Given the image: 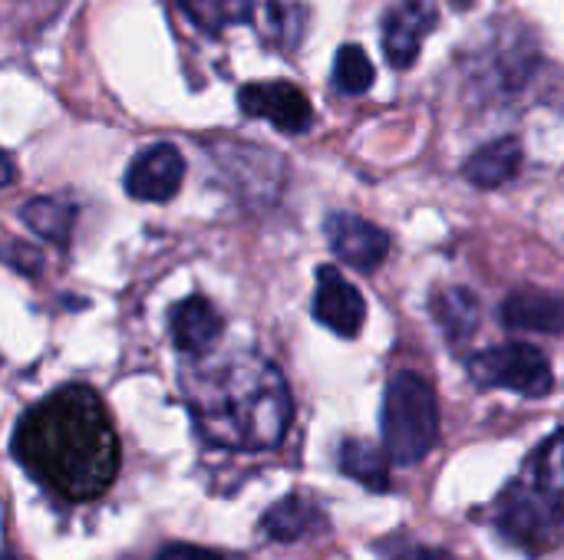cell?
<instances>
[{
  "instance_id": "obj_6",
  "label": "cell",
  "mask_w": 564,
  "mask_h": 560,
  "mask_svg": "<svg viewBox=\"0 0 564 560\" xmlns=\"http://www.w3.org/2000/svg\"><path fill=\"white\" fill-rule=\"evenodd\" d=\"M238 102L245 116L268 119L274 129L288 135H301L314 125V109L304 89H297L288 79H268V83H248L238 89Z\"/></svg>"
},
{
  "instance_id": "obj_16",
  "label": "cell",
  "mask_w": 564,
  "mask_h": 560,
  "mask_svg": "<svg viewBox=\"0 0 564 560\" xmlns=\"http://www.w3.org/2000/svg\"><path fill=\"white\" fill-rule=\"evenodd\" d=\"M340 472L354 482H360L370 492L390 488V455L364 439H347L340 446Z\"/></svg>"
},
{
  "instance_id": "obj_5",
  "label": "cell",
  "mask_w": 564,
  "mask_h": 560,
  "mask_svg": "<svg viewBox=\"0 0 564 560\" xmlns=\"http://www.w3.org/2000/svg\"><path fill=\"white\" fill-rule=\"evenodd\" d=\"M496 525H499V531L509 541H516L525 551H545V548H552L555 545V531H558L555 515L545 508V502L539 498V492L532 488L529 479L516 482L499 498Z\"/></svg>"
},
{
  "instance_id": "obj_17",
  "label": "cell",
  "mask_w": 564,
  "mask_h": 560,
  "mask_svg": "<svg viewBox=\"0 0 564 560\" xmlns=\"http://www.w3.org/2000/svg\"><path fill=\"white\" fill-rule=\"evenodd\" d=\"M23 224L40 234L43 241L53 244H66L73 238V224H76V205L63 201V198H33L20 208Z\"/></svg>"
},
{
  "instance_id": "obj_3",
  "label": "cell",
  "mask_w": 564,
  "mask_h": 560,
  "mask_svg": "<svg viewBox=\"0 0 564 560\" xmlns=\"http://www.w3.org/2000/svg\"><path fill=\"white\" fill-rule=\"evenodd\" d=\"M383 452L390 462H423L440 439V406L433 386L416 373H397L387 383L383 413Z\"/></svg>"
},
{
  "instance_id": "obj_8",
  "label": "cell",
  "mask_w": 564,
  "mask_h": 560,
  "mask_svg": "<svg viewBox=\"0 0 564 560\" xmlns=\"http://www.w3.org/2000/svg\"><path fill=\"white\" fill-rule=\"evenodd\" d=\"M440 23V10L433 0H400L390 7L383 20V53L393 69H410L420 56L426 33Z\"/></svg>"
},
{
  "instance_id": "obj_23",
  "label": "cell",
  "mask_w": 564,
  "mask_h": 560,
  "mask_svg": "<svg viewBox=\"0 0 564 560\" xmlns=\"http://www.w3.org/2000/svg\"><path fill=\"white\" fill-rule=\"evenodd\" d=\"M155 560H225L218 551H212V548H198V545H185V541H178V545H165Z\"/></svg>"
},
{
  "instance_id": "obj_9",
  "label": "cell",
  "mask_w": 564,
  "mask_h": 560,
  "mask_svg": "<svg viewBox=\"0 0 564 560\" xmlns=\"http://www.w3.org/2000/svg\"><path fill=\"white\" fill-rule=\"evenodd\" d=\"M324 234L334 254L357 271H377L390 254V234L350 211H334L324 221Z\"/></svg>"
},
{
  "instance_id": "obj_22",
  "label": "cell",
  "mask_w": 564,
  "mask_h": 560,
  "mask_svg": "<svg viewBox=\"0 0 564 560\" xmlns=\"http://www.w3.org/2000/svg\"><path fill=\"white\" fill-rule=\"evenodd\" d=\"M268 23H271V26H281L278 40L294 46L297 36H294L288 26H294V30L301 33V26H304V10H301V7H291V3H281V0H271V3H268Z\"/></svg>"
},
{
  "instance_id": "obj_13",
  "label": "cell",
  "mask_w": 564,
  "mask_h": 560,
  "mask_svg": "<svg viewBox=\"0 0 564 560\" xmlns=\"http://www.w3.org/2000/svg\"><path fill=\"white\" fill-rule=\"evenodd\" d=\"M327 528V518L324 512L304 498V495H288L281 498L264 518H261V531L271 538V541H301V538H311L317 531Z\"/></svg>"
},
{
  "instance_id": "obj_12",
  "label": "cell",
  "mask_w": 564,
  "mask_h": 560,
  "mask_svg": "<svg viewBox=\"0 0 564 560\" xmlns=\"http://www.w3.org/2000/svg\"><path fill=\"white\" fill-rule=\"evenodd\" d=\"M522 168V145L512 135H502L482 149H476L469 155V162L463 165L466 182H473L476 188H502L506 182H512Z\"/></svg>"
},
{
  "instance_id": "obj_1",
  "label": "cell",
  "mask_w": 564,
  "mask_h": 560,
  "mask_svg": "<svg viewBox=\"0 0 564 560\" xmlns=\"http://www.w3.org/2000/svg\"><path fill=\"white\" fill-rule=\"evenodd\" d=\"M13 459L66 502L99 498L119 472V439L102 399L69 383L30 406L10 439Z\"/></svg>"
},
{
  "instance_id": "obj_20",
  "label": "cell",
  "mask_w": 564,
  "mask_h": 560,
  "mask_svg": "<svg viewBox=\"0 0 564 560\" xmlns=\"http://www.w3.org/2000/svg\"><path fill=\"white\" fill-rule=\"evenodd\" d=\"M377 73L370 56L357 43H344L334 56V86L347 96H364L373 86Z\"/></svg>"
},
{
  "instance_id": "obj_2",
  "label": "cell",
  "mask_w": 564,
  "mask_h": 560,
  "mask_svg": "<svg viewBox=\"0 0 564 560\" xmlns=\"http://www.w3.org/2000/svg\"><path fill=\"white\" fill-rule=\"evenodd\" d=\"M182 393L198 432L231 452H268L281 446L294 416L281 370L251 350L225 360H195L182 373Z\"/></svg>"
},
{
  "instance_id": "obj_14",
  "label": "cell",
  "mask_w": 564,
  "mask_h": 560,
  "mask_svg": "<svg viewBox=\"0 0 564 560\" xmlns=\"http://www.w3.org/2000/svg\"><path fill=\"white\" fill-rule=\"evenodd\" d=\"M502 320L512 330H545L558 333L564 330V304L542 290H519L506 300Z\"/></svg>"
},
{
  "instance_id": "obj_27",
  "label": "cell",
  "mask_w": 564,
  "mask_h": 560,
  "mask_svg": "<svg viewBox=\"0 0 564 560\" xmlns=\"http://www.w3.org/2000/svg\"><path fill=\"white\" fill-rule=\"evenodd\" d=\"M0 560H13V558H7V554H0Z\"/></svg>"
},
{
  "instance_id": "obj_4",
  "label": "cell",
  "mask_w": 564,
  "mask_h": 560,
  "mask_svg": "<svg viewBox=\"0 0 564 560\" xmlns=\"http://www.w3.org/2000/svg\"><path fill=\"white\" fill-rule=\"evenodd\" d=\"M469 376L479 389H516L529 399H545L555 389L549 356L532 343H502L469 360Z\"/></svg>"
},
{
  "instance_id": "obj_21",
  "label": "cell",
  "mask_w": 564,
  "mask_h": 560,
  "mask_svg": "<svg viewBox=\"0 0 564 560\" xmlns=\"http://www.w3.org/2000/svg\"><path fill=\"white\" fill-rule=\"evenodd\" d=\"M0 261L7 264V267H13L17 274H40V267H43V254L36 251V248H30V244H23V241H7V244H0Z\"/></svg>"
},
{
  "instance_id": "obj_10",
  "label": "cell",
  "mask_w": 564,
  "mask_h": 560,
  "mask_svg": "<svg viewBox=\"0 0 564 560\" xmlns=\"http://www.w3.org/2000/svg\"><path fill=\"white\" fill-rule=\"evenodd\" d=\"M314 317H317V323H324L337 337H357L364 330V320H367L364 294L330 264L317 271Z\"/></svg>"
},
{
  "instance_id": "obj_25",
  "label": "cell",
  "mask_w": 564,
  "mask_h": 560,
  "mask_svg": "<svg viewBox=\"0 0 564 560\" xmlns=\"http://www.w3.org/2000/svg\"><path fill=\"white\" fill-rule=\"evenodd\" d=\"M393 560H443V554H436L430 548H406V551H400Z\"/></svg>"
},
{
  "instance_id": "obj_7",
  "label": "cell",
  "mask_w": 564,
  "mask_h": 560,
  "mask_svg": "<svg viewBox=\"0 0 564 560\" xmlns=\"http://www.w3.org/2000/svg\"><path fill=\"white\" fill-rule=\"evenodd\" d=\"M185 182V158L172 142L142 149L126 168V195L135 201H169Z\"/></svg>"
},
{
  "instance_id": "obj_11",
  "label": "cell",
  "mask_w": 564,
  "mask_h": 560,
  "mask_svg": "<svg viewBox=\"0 0 564 560\" xmlns=\"http://www.w3.org/2000/svg\"><path fill=\"white\" fill-rule=\"evenodd\" d=\"M169 330H172V340H175L178 350L202 356V353L215 350L225 323H221L218 310L212 307V300H205V297L195 294V297H185V300H178L172 307Z\"/></svg>"
},
{
  "instance_id": "obj_19",
  "label": "cell",
  "mask_w": 564,
  "mask_h": 560,
  "mask_svg": "<svg viewBox=\"0 0 564 560\" xmlns=\"http://www.w3.org/2000/svg\"><path fill=\"white\" fill-rule=\"evenodd\" d=\"M195 26L208 33H221L235 23H248L254 13V0H178Z\"/></svg>"
},
{
  "instance_id": "obj_18",
  "label": "cell",
  "mask_w": 564,
  "mask_h": 560,
  "mask_svg": "<svg viewBox=\"0 0 564 560\" xmlns=\"http://www.w3.org/2000/svg\"><path fill=\"white\" fill-rule=\"evenodd\" d=\"M433 314L440 320V327L446 330V337L453 343H463L476 333L479 327V300L463 290V287H449L443 294L433 297Z\"/></svg>"
},
{
  "instance_id": "obj_26",
  "label": "cell",
  "mask_w": 564,
  "mask_h": 560,
  "mask_svg": "<svg viewBox=\"0 0 564 560\" xmlns=\"http://www.w3.org/2000/svg\"><path fill=\"white\" fill-rule=\"evenodd\" d=\"M453 7H459V10H463V7H473V0H453Z\"/></svg>"
},
{
  "instance_id": "obj_24",
  "label": "cell",
  "mask_w": 564,
  "mask_h": 560,
  "mask_svg": "<svg viewBox=\"0 0 564 560\" xmlns=\"http://www.w3.org/2000/svg\"><path fill=\"white\" fill-rule=\"evenodd\" d=\"M13 178H17V165H13L10 152H3V149H0V188H7Z\"/></svg>"
},
{
  "instance_id": "obj_15",
  "label": "cell",
  "mask_w": 564,
  "mask_h": 560,
  "mask_svg": "<svg viewBox=\"0 0 564 560\" xmlns=\"http://www.w3.org/2000/svg\"><path fill=\"white\" fill-rule=\"evenodd\" d=\"M529 482L545 502V508L555 515L558 528H564V429L535 452Z\"/></svg>"
}]
</instances>
